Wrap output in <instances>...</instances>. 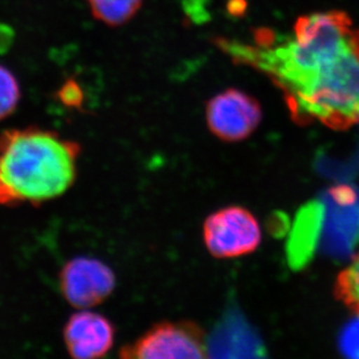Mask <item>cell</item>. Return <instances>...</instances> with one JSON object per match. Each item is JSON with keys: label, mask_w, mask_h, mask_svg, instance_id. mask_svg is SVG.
<instances>
[{"label": "cell", "mask_w": 359, "mask_h": 359, "mask_svg": "<svg viewBox=\"0 0 359 359\" xmlns=\"http://www.w3.org/2000/svg\"><path fill=\"white\" fill-rule=\"evenodd\" d=\"M14 33L13 28L6 24H0V55L6 54L13 46Z\"/></svg>", "instance_id": "obj_16"}, {"label": "cell", "mask_w": 359, "mask_h": 359, "mask_svg": "<svg viewBox=\"0 0 359 359\" xmlns=\"http://www.w3.org/2000/svg\"><path fill=\"white\" fill-rule=\"evenodd\" d=\"M203 242L217 258H236L254 252L261 243V227L251 212L229 206L210 214L203 224Z\"/></svg>", "instance_id": "obj_5"}, {"label": "cell", "mask_w": 359, "mask_h": 359, "mask_svg": "<svg viewBox=\"0 0 359 359\" xmlns=\"http://www.w3.org/2000/svg\"><path fill=\"white\" fill-rule=\"evenodd\" d=\"M125 359L205 358L207 341L199 325L191 321H163L133 343L122 346Z\"/></svg>", "instance_id": "obj_4"}, {"label": "cell", "mask_w": 359, "mask_h": 359, "mask_svg": "<svg viewBox=\"0 0 359 359\" xmlns=\"http://www.w3.org/2000/svg\"><path fill=\"white\" fill-rule=\"evenodd\" d=\"M285 99L298 123L319 121L336 130L359 123V38Z\"/></svg>", "instance_id": "obj_3"}, {"label": "cell", "mask_w": 359, "mask_h": 359, "mask_svg": "<svg viewBox=\"0 0 359 359\" xmlns=\"http://www.w3.org/2000/svg\"><path fill=\"white\" fill-rule=\"evenodd\" d=\"M56 98L67 109H81L84 105V91L79 81L74 79H65L56 92Z\"/></svg>", "instance_id": "obj_14"}, {"label": "cell", "mask_w": 359, "mask_h": 359, "mask_svg": "<svg viewBox=\"0 0 359 359\" xmlns=\"http://www.w3.org/2000/svg\"><path fill=\"white\" fill-rule=\"evenodd\" d=\"M359 38L348 14L341 11L299 18L294 35L276 46L268 33L257 35V47L220 41L238 60L266 72L284 95L336 61Z\"/></svg>", "instance_id": "obj_1"}, {"label": "cell", "mask_w": 359, "mask_h": 359, "mask_svg": "<svg viewBox=\"0 0 359 359\" xmlns=\"http://www.w3.org/2000/svg\"><path fill=\"white\" fill-rule=\"evenodd\" d=\"M60 288L65 300L76 309H88L111 297L116 286V273L98 258H72L60 272Z\"/></svg>", "instance_id": "obj_6"}, {"label": "cell", "mask_w": 359, "mask_h": 359, "mask_svg": "<svg viewBox=\"0 0 359 359\" xmlns=\"http://www.w3.org/2000/svg\"><path fill=\"white\" fill-rule=\"evenodd\" d=\"M336 299L359 314V255L349 266L339 272L334 285Z\"/></svg>", "instance_id": "obj_12"}, {"label": "cell", "mask_w": 359, "mask_h": 359, "mask_svg": "<svg viewBox=\"0 0 359 359\" xmlns=\"http://www.w3.org/2000/svg\"><path fill=\"white\" fill-rule=\"evenodd\" d=\"M81 148L58 133L40 127L0 134V205L56 199L75 184Z\"/></svg>", "instance_id": "obj_2"}, {"label": "cell", "mask_w": 359, "mask_h": 359, "mask_svg": "<svg viewBox=\"0 0 359 359\" xmlns=\"http://www.w3.org/2000/svg\"><path fill=\"white\" fill-rule=\"evenodd\" d=\"M262 119L261 106L250 95L229 88L207 102L206 121L210 132L226 142L247 139Z\"/></svg>", "instance_id": "obj_7"}, {"label": "cell", "mask_w": 359, "mask_h": 359, "mask_svg": "<svg viewBox=\"0 0 359 359\" xmlns=\"http://www.w3.org/2000/svg\"><path fill=\"white\" fill-rule=\"evenodd\" d=\"M328 197L325 248L346 255L359 242V200L348 187L332 189Z\"/></svg>", "instance_id": "obj_9"}, {"label": "cell", "mask_w": 359, "mask_h": 359, "mask_svg": "<svg viewBox=\"0 0 359 359\" xmlns=\"http://www.w3.org/2000/svg\"><path fill=\"white\" fill-rule=\"evenodd\" d=\"M21 100V88L10 69L0 65V121L15 112Z\"/></svg>", "instance_id": "obj_13"}, {"label": "cell", "mask_w": 359, "mask_h": 359, "mask_svg": "<svg viewBox=\"0 0 359 359\" xmlns=\"http://www.w3.org/2000/svg\"><path fill=\"white\" fill-rule=\"evenodd\" d=\"M97 20L109 27H119L135 17L143 0H86Z\"/></svg>", "instance_id": "obj_11"}, {"label": "cell", "mask_w": 359, "mask_h": 359, "mask_svg": "<svg viewBox=\"0 0 359 359\" xmlns=\"http://www.w3.org/2000/svg\"><path fill=\"white\" fill-rule=\"evenodd\" d=\"M339 348L344 356L359 359V314L343 327L339 336Z\"/></svg>", "instance_id": "obj_15"}, {"label": "cell", "mask_w": 359, "mask_h": 359, "mask_svg": "<svg viewBox=\"0 0 359 359\" xmlns=\"http://www.w3.org/2000/svg\"><path fill=\"white\" fill-rule=\"evenodd\" d=\"M63 337L65 348L74 358H100L112 349L116 328L106 316L83 309L69 318Z\"/></svg>", "instance_id": "obj_8"}, {"label": "cell", "mask_w": 359, "mask_h": 359, "mask_svg": "<svg viewBox=\"0 0 359 359\" xmlns=\"http://www.w3.org/2000/svg\"><path fill=\"white\" fill-rule=\"evenodd\" d=\"M207 356L261 357L265 356V350L250 325L238 313L231 311L207 341Z\"/></svg>", "instance_id": "obj_10"}]
</instances>
